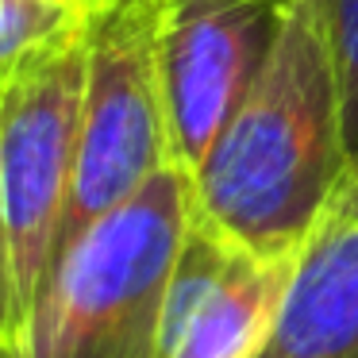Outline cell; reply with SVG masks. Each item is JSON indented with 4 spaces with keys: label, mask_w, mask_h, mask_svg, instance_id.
<instances>
[{
    "label": "cell",
    "mask_w": 358,
    "mask_h": 358,
    "mask_svg": "<svg viewBox=\"0 0 358 358\" xmlns=\"http://www.w3.org/2000/svg\"><path fill=\"white\" fill-rule=\"evenodd\" d=\"M350 178L327 0H293L258 85L193 173V216L258 258H301Z\"/></svg>",
    "instance_id": "6da1fadb"
},
{
    "label": "cell",
    "mask_w": 358,
    "mask_h": 358,
    "mask_svg": "<svg viewBox=\"0 0 358 358\" xmlns=\"http://www.w3.org/2000/svg\"><path fill=\"white\" fill-rule=\"evenodd\" d=\"M193 227V181L158 170L55 262L24 358H162V312Z\"/></svg>",
    "instance_id": "7a4b0ae2"
},
{
    "label": "cell",
    "mask_w": 358,
    "mask_h": 358,
    "mask_svg": "<svg viewBox=\"0 0 358 358\" xmlns=\"http://www.w3.org/2000/svg\"><path fill=\"white\" fill-rule=\"evenodd\" d=\"M89 16L0 78V358H24L78 158Z\"/></svg>",
    "instance_id": "3957f363"
},
{
    "label": "cell",
    "mask_w": 358,
    "mask_h": 358,
    "mask_svg": "<svg viewBox=\"0 0 358 358\" xmlns=\"http://www.w3.org/2000/svg\"><path fill=\"white\" fill-rule=\"evenodd\" d=\"M166 0H108L89 12V70L78 158L55 262L112 208L173 166L158 78V24Z\"/></svg>",
    "instance_id": "277c9868"
},
{
    "label": "cell",
    "mask_w": 358,
    "mask_h": 358,
    "mask_svg": "<svg viewBox=\"0 0 358 358\" xmlns=\"http://www.w3.org/2000/svg\"><path fill=\"white\" fill-rule=\"evenodd\" d=\"M293 0H166L158 78L173 166L193 178L258 85Z\"/></svg>",
    "instance_id": "5b68a950"
},
{
    "label": "cell",
    "mask_w": 358,
    "mask_h": 358,
    "mask_svg": "<svg viewBox=\"0 0 358 358\" xmlns=\"http://www.w3.org/2000/svg\"><path fill=\"white\" fill-rule=\"evenodd\" d=\"M301 258H258L193 216L162 312V358H262Z\"/></svg>",
    "instance_id": "8992f818"
},
{
    "label": "cell",
    "mask_w": 358,
    "mask_h": 358,
    "mask_svg": "<svg viewBox=\"0 0 358 358\" xmlns=\"http://www.w3.org/2000/svg\"><path fill=\"white\" fill-rule=\"evenodd\" d=\"M262 358H358V224L320 227L304 247Z\"/></svg>",
    "instance_id": "52a82bcc"
},
{
    "label": "cell",
    "mask_w": 358,
    "mask_h": 358,
    "mask_svg": "<svg viewBox=\"0 0 358 358\" xmlns=\"http://www.w3.org/2000/svg\"><path fill=\"white\" fill-rule=\"evenodd\" d=\"M85 16L73 0H0V78L73 31Z\"/></svg>",
    "instance_id": "ba28073f"
},
{
    "label": "cell",
    "mask_w": 358,
    "mask_h": 358,
    "mask_svg": "<svg viewBox=\"0 0 358 358\" xmlns=\"http://www.w3.org/2000/svg\"><path fill=\"white\" fill-rule=\"evenodd\" d=\"M331 43L343 85V127H347L350 173L358 170V0H327Z\"/></svg>",
    "instance_id": "9c48e42d"
},
{
    "label": "cell",
    "mask_w": 358,
    "mask_h": 358,
    "mask_svg": "<svg viewBox=\"0 0 358 358\" xmlns=\"http://www.w3.org/2000/svg\"><path fill=\"white\" fill-rule=\"evenodd\" d=\"M339 224H358V170L343 181V189H339V196H335L331 212H327L324 227H339Z\"/></svg>",
    "instance_id": "30bf717a"
},
{
    "label": "cell",
    "mask_w": 358,
    "mask_h": 358,
    "mask_svg": "<svg viewBox=\"0 0 358 358\" xmlns=\"http://www.w3.org/2000/svg\"><path fill=\"white\" fill-rule=\"evenodd\" d=\"M78 4H81V8H85V12H96V8H104L108 0H78Z\"/></svg>",
    "instance_id": "8fae6325"
},
{
    "label": "cell",
    "mask_w": 358,
    "mask_h": 358,
    "mask_svg": "<svg viewBox=\"0 0 358 358\" xmlns=\"http://www.w3.org/2000/svg\"><path fill=\"white\" fill-rule=\"evenodd\" d=\"M73 4H78V0H73Z\"/></svg>",
    "instance_id": "7c38bea8"
}]
</instances>
